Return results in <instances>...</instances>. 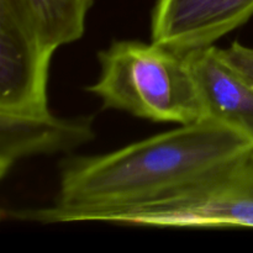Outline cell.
Listing matches in <instances>:
<instances>
[{"label":"cell","mask_w":253,"mask_h":253,"mask_svg":"<svg viewBox=\"0 0 253 253\" xmlns=\"http://www.w3.org/2000/svg\"><path fill=\"white\" fill-rule=\"evenodd\" d=\"M251 148L244 136L203 119L113 152L67 158L53 204L7 214L40 224L82 222L93 212L133 207L182 189Z\"/></svg>","instance_id":"1"},{"label":"cell","mask_w":253,"mask_h":253,"mask_svg":"<svg viewBox=\"0 0 253 253\" xmlns=\"http://www.w3.org/2000/svg\"><path fill=\"white\" fill-rule=\"evenodd\" d=\"M100 73L86 90L105 109L180 125L205 119L187 53L158 42L114 41L99 52Z\"/></svg>","instance_id":"2"},{"label":"cell","mask_w":253,"mask_h":253,"mask_svg":"<svg viewBox=\"0 0 253 253\" xmlns=\"http://www.w3.org/2000/svg\"><path fill=\"white\" fill-rule=\"evenodd\" d=\"M150 227H253V148L158 199L86 215L82 222Z\"/></svg>","instance_id":"3"},{"label":"cell","mask_w":253,"mask_h":253,"mask_svg":"<svg viewBox=\"0 0 253 253\" xmlns=\"http://www.w3.org/2000/svg\"><path fill=\"white\" fill-rule=\"evenodd\" d=\"M47 46L21 0H0V114L44 118L49 63Z\"/></svg>","instance_id":"4"},{"label":"cell","mask_w":253,"mask_h":253,"mask_svg":"<svg viewBox=\"0 0 253 253\" xmlns=\"http://www.w3.org/2000/svg\"><path fill=\"white\" fill-rule=\"evenodd\" d=\"M252 16L253 0H156L151 39L187 53L212 46Z\"/></svg>","instance_id":"5"},{"label":"cell","mask_w":253,"mask_h":253,"mask_svg":"<svg viewBox=\"0 0 253 253\" xmlns=\"http://www.w3.org/2000/svg\"><path fill=\"white\" fill-rule=\"evenodd\" d=\"M205 119L253 143V85L227 62L216 46L187 52Z\"/></svg>","instance_id":"6"},{"label":"cell","mask_w":253,"mask_h":253,"mask_svg":"<svg viewBox=\"0 0 253 253\" xmlns=\"http://www.w3.org/2000/svg\"><path fill=\"white\" fill-rule=\"evenodd\" d=\"M94 137L93 116L20 118L0 114V177L24 158L69 152Z\"/></svg>","instance_id":"7"},{"label":"cell","mask_w":253,"mask_h":253,"mask_svg":"<svg viewBox=\"0 0 253 253\" xmlns=\"http://www.w3.org/2000/svg\"><path fill=\"white\" fill-rule=\"evenodd\" d=\"M44 43L56 51L82 39L94 0H21Z\"/></svg>","instance_id":"8"},{"label":"cell","mask_w":253,"mask_h":253,"mask_svg":"<svg viewBox=\"0 0 253 253\" xmlns=\"http://www.w3.org/2000/svg\"><path fill=\"white\" fill-rule=\"evenodd\" d=\"M222 54L253 85V48L234 42L229 48H221Z\"/></svg>","instance_id":"9"}]
</instances>
